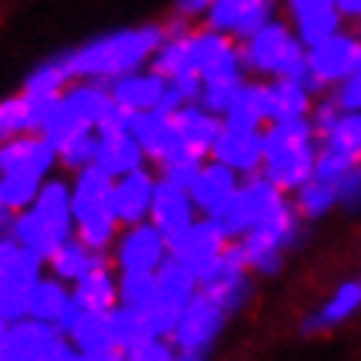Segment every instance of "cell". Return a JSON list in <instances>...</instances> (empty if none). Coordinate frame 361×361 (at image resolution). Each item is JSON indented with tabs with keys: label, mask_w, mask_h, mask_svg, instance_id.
<instances>
[{
	"label": "cell",
	"mask_w": 361,
	"mask_h": 361,
	"mask_svg": "<svg viewBox=\"0 0 361 361\" xmlns=\"http://www.w3.org/2000/svg\"><path fill=\"white\" fill-rule=\"evenodd\" d=\"M331 95L337 98L343 114H361V68L352 77H346L340 86L331 89Z\"/></svg>",
	"instance_id": "41"
},
{
	"label": "cell",
	"mask_w": 361,
	"mask_h": 361,
	"mask_svg": "<svg viewBox=\"0 0 361 361\" xmlns=\"http://www.w3.org/2000/svg\"><path fill=\"white\" fill-rule=\"evenodd\" d=\"M212 159L230 166L242 178L257 175L264 169V132H236L224 129L212 147Z\"/></svg>",
	"instance_id": "19"
},
{
	"label": "cell",
	"mask_w": 361,
	"mask_h": 361,
	"mask_svg": "<svg viewBox=\"0 0 361 361\" xmlns=\"http://www.w3.org/2000/svg\"><path fill=\"white\" fill-rule=\"evenodd\" d=\"M47 178H37L31 171H10V175H0V187H4V202L13 212H25L28 205L37 200L40 187Z\"/></svg>",
	"instance_id": "34"
},
{
	"label": "cell",
	"mask_w": 361,
	"mask_h": 361,
	"mask_svg": "<svg viewBox=\"0 0 361 361\" xmlns=\"http://www.w3.org/2000/svg\"><path fill=\"white\" fill-rule=\"evenodd\" d=\"M31 132V114H28V98L25 92L10 95L0 102V144L19 138V135Z\"/></svg>",
	"instance_id": "35"
},
{
	"label": "cell",
	"mask_w": 361,
	"mask_h": 361,
	"mask_svg": "<svg viewBox=\"0 0 361 361\" xmlns=\"http://www.w3.org/2000/svg\"><path fill=\"white\" fill-rule=\"evenodd\" d=\"M10 236L19 245L37 251L47 260L61 242L77 236L74 227V209H71V178L49 175L43 180L37 200L25 212H16Z\"/></svg>",
	"instance_id": "3"
},
{
	"label": "cell",
	"mask_w": 361,
	"mask_h": 361,
	"mask_svg": "<svg viewBox=\"0 0 361 361\" xmlns=\"http://www.w3.org/2000/svg\"><path fill=\"white\" fill-rule=\"evenodd\" d=\"M239 56H242V65H245L248 77H257V80L294 77L306 83V77H310L306 47L294 34L291 22L282 19V16H276L273 22H267L248 40H242Z\"/></svg>",
	"instance_id": "5"
},
{
	"label": "cell",
	"mask_w": 361,
	"mask_h": 361,
	"mask_svg": "<svg viewBox=\"0 0 361 361\" xmlns=\"http://www.w3.org/2000/svg\"><path fill=\"white\" fill-rule=\"evenodd\" d=\"M205 294L212 297L214 303H221L230 315L242 312L255 294V282H251V273H239V276H221V279H212V282L200 285Z\"/></svg>",
	"instance_id": "31"
},
{
	"label": "cell",
	"mask_w": 361,
	"mask_h": 361,
	"mask_svg": "<svg viewBox=\"0 0 361 361\" xmlns=\"http://www.w3.org/2000/svg\"><path fill=\"white\" fill-rule=\"evenodd\" d=\"M175 361H209V352H184V349H178Z\"/></svg>",
	"instance_id": "47"
},
{
	"label": "cell",
	"mask_w": 361,
	"mask_h": 361,
	"mask_svg": "<svg viewBox=\"0 0 361 361\" xmlns=\"http://www.w3.org/2000/svg\"><path fill=\"white\" fill-rule=\"evenodd\" d=\"M358 162H361V159H352V157H346V153H337V150H331V147H319L312 178L328 180V184H337V187H340V180L346 178V171H349L352 166H358Z\"/></svg>",
	"instance_id": "37"
},
{
	"label": "cell",
	"mask_w": 361,
	"mask_h": 361,
	"mask_svg": "<svg viewBox=\"0 0 361 361\" xmlns=\"http://www.w3.org/2000/svg\"><path fill=\"white\" fill-rule=\"evenodd\" d=\"M95 166H102L111 178H120L126 171L147 166V153L132 132H98V157Z\"/></svg>",
	"instance_id": "25"
},
{
	"label": "cell",
	"mask_w": 361,
	"mask_h": 361,
	"mask_svg": "<svg viewBox=\"0 0 361 361\" xmlns=\"http://www.w3.org/2000/svg\"><path fill=\"white\" fill-rule=\"evenodd\" d=\"M214 4V0H175V16L178 19H202L205 13H209V6Z\"/></svg>",
	"instance_id": "44"
},
{
	"label": "cell",
	"mask_w": 361,
	"mask_h": 361,
	"mask_svg": "<svg viewBox=\"0 0 361 361\" xmlns=\"http://www.w3.org/2000/svg\"><path fill=\"white\" fill-rule=\"evenodd\" d=\"M337 10L343 16V22L361 25V0H337Z\"/></svg>",
	"instance_id": "45"
},
{
	"label": "cell",
	"mask_w": 361,
	"mask_h": 361,
	"mask_svg": "<svg viewBox=\"0 0 361 361\" xmlns=\"http://www.w3.org/2000/svg\"><path fill=\"white\" fill-rule=\"evenodd\" d=\"M322 138L310 116L297 120L267 123L264 129V175L273 180L282 193L294 196L306 180L312 178L315 157H319Z\"/></svg>",
	"instance_id": "2"
},
{
	"label": "cell",
	"mask_w": 361,
	"mask_h": 361,
	"mask_svg": "<svg viewBox=\"0 0 361 361\" xmlns=\"http://www.w3.org/2000/svg\"><path fill=\"white\" fill-rule=\"evenodd\" d=\"M13 218H16V212H13V209H6V205H0V236H10Z\"/></svg>",
	"instance_id": "46"
},
{
	"label": "cell",
	"mask_w": 361,
	"mask_h": 361,
	"mask_svg": "<svg viewBox=\"0 0 361 361\" xmlns=\"http://www.w3.org/2000/svg\"><path fill=\"white\" fill-rule=\"evenodd\" d=\"M202 162H205V159L196 157V153H180V157H175L171 162H166L162 169H157V175L166 178V180H171V184H178V187H184V190H190V184H193V178L200 175Z\"/></svg>",
	"instance_id": "39"
},
{
	"label": "cell",
	"mask_w": 361,
	"mask_h": 361,
	"mask_svg": "<svg viewBox=\"0 0 361 361\" xmlns=\"http://www.w3.org/2000/svg\"><path fill=\"white\" fill-rule=\"evenodd\" d=\"M285 200H288V193L279 190L264 171H257V175L242 178L239 190L233 193L214 214H209V218L224 230L227 239H242L264 218H269Z\"/></svg>",
	"instance_id": "7"
},
{
	"label": "cell",
	"mask_w": 361,
	"mask_h": 361,
	"mask_svg": "<svg viewBox=\"0 0 361 361\" xmlns=\"http://www.w3.org/2000/svg\"><path fill=\"white\" fill-rule=\"evenodd\" d=\"M264 102H267V120L282 123L297 120V116H310L315 95L303 80L294 77H269L264 80Z\"/></svg>",
	"instance_id": "21"
},
{
	"label": "cell",
	"mask_w": 361,
	"mask_h": 361,
	"mask_svg": "<svg viewBox=\"0 0 361 361\" xmlns=\"http://www.w3.org/2000/svg\"><path fill=\"white\" fill-rule=\"evenodd\" d=\"M166 257H169V239L162 236L153 221L123 227L111 248L116 273H157Z\"/></svg>",
	"instance_id": "10"
},
{
	"label": "cell",
	"mask_w": 361,
	"mask_h": 361,
	"mask_svg": "<svg viewBox=\"0 0 361 361\" xmlns=\"http://www.w3.org/2000/svg\"><path fill=\"white\" fill-rule=\"evenodd\" d=\"M227 242L230 239L224 236V230L218 227V224H214L212 218H205V214H200L190 230L180 233V236L171 242L169 251L178 260H184L190 269H196V276H202L205 269L221 257V251L227 248Z\"/></svg>",
	"instance_id": "14"
},
{
	"label": "cell",
	"mask_w": 361,
	"mask_h": 361,
	"mask_svg": "<svg viewBox=\"0 0 361 361\" xmlns=\"http://www.w3.org/2000/svg\"><path fill=\"white\" fill-rule=\"evenodd\" d=\"M340 116H343V107L337 104V98H334L331 92H324L319 95L312 102V111H310V120L315 126V132H319V138H324L334 126L340 123Z\"/></svg>",
	"instance_id": "40"
},
{
	"label": "cell",
	"mask_w": 361,
	"mask_h": 361,
	"mask_svg": "<svg viewBox=\"0 0 361 361\" xmlns=\"http://www.w3.org/2000/svg\"><path fill=\"white\" fill-rule=\"evenodd\" d=\"M196 218H200V212H196V205L190 200V190L171 184V180H166V178H159L147 221L157 224L159 233L169 239V245L180 236V233L190 230Z\"/></svg>",
	"instance_id": "13"
},
{
	"label": "cell",
	"mask_w": 361,
	"mask_h": 361,
	"mask_svg": "<svg viewBox=\"0 0 361 361\" xmlns=\"http://www.w3.org/2000/svg\"><path fill=\"white\" fill-rule=\"evenodd\" d=\"M71 209H74L77 239L111 255L123 227L114 212V178L102 166H89L71 175Z\"/></svg>",
	"instance_id": "4"
},
{
	"label": "cell",
	"mask_w": 361,
	"mask_h": 361,
	"mask_svg": "<svg viewBox=\"0 0 361 361\" xmlns=\"http://www.w3.org/2000/svg\"><path fill=\"white\" fill-rule=\"evenodd\" d=\"M340 205H346V209H361V162L358 166H352L346 171V178L340 180Z\"/></svg>",
	"instance_id": "42"
},
{
	"label": "cell",
	"mask_w": 361,
	"mask_h": 361,
	"mask_svg": "<svg viewBox=\"0 0 361 361\" xmlns=\"http://www.w3.org/2000/svg\"><path fill=\"white\" fill-rule=\"evenodd\" d=\"M157 285H159V297L169 303H175L184 310L190 303V297L200 291V276L196 269H190L184 260H178L175 255L169 251V257L159 264L157 269Z\"/></svg>",
	"instance_id": "28"
},
{
	"label": "cell",
	"mask_w": 361,
	"mask_h": 361,
	"mask_svg": "<svg viewBox=\"0 0 361 361\" xmlns=\"http://www.w3.org/2000/svg\"><path fill=\"white\" fill-rule=\"evenodd\" d=\"M104 264H114L107 251H95V248H89L83 239L71 236L68 242H61V245L47 257V273H52L56 279H61V282H68V285H74L86 273H92L95 267H104Z\"/></svg>",
	"instance_id": "23"
},
{
	"label": "cell",
	"mask_w": 361,
	"mask_h": 361,
	"mask_svg": "<svg viewBox=\"0 0 361 361\" xmlns=\"http://www.w3.org/2000/svg\"><path fill=\"white\" fill-rule=\"evenodd\" d=\"M71 294L83 312H111L120 306V273L114 264L95 267L92 273L71 285Z\"/></svg>",
	"instance_id": "24"
},
{
	"label": "cell",
	"mask_w": 361,
	"mask_h": 361,
	"mask_svg": "<svg viewBox=\"0 0 361 361\" xmlns=\"http://www.w3.org/2000/svg\"><path fill=\"white\" fill-rule=\"evenodd\" d=\"M358 310H361V279H352V282H343L337 291L328 297V303H324L319 312L306 315L300 322V334L303 337H319L324 331H334V328H340V324H346Z\"/></svg>",
	"instance_id": "22"
},
{
	"label": "cell",
	"mask_w": 361,
	"mask_h": 361,
	"mask_svg": "<svg viewBox=\"0 0 361 361\" xmlns=\"http://www.w3.org/2000/svg\"><path fill=\"white\" fill-rule=\"evenodd\" d=\"M227 319L230 312L200 288L180 312L175 331H171V343L184 352H212V346L227 328Z\"/></svg>",
	"instance_id": "9"
},
{
	"label": "cell",
	"mask_w": 361,
	"mask_h": 361,
	"mask_svg": "<svg viewBox=\"0 0 361 361\" xmlns=\"http://www.w3.org/2000/svg\"><path fill=\"white\" fill-rule=\"evenodd\" d=\"M248 77H230V80H212V83L202 86V95H200V104L205 111L224 116L227 114V107L233 104V98L239 95L242 83H245Z\"/></svg>",
	"instance_id": "36"
},
{
	"label": "cell",
	"mask_w": 361,
	"mask_h": 361,
	"mask_svg": "<svg viewBox=\"0 0 361 361\" xmlns=\"http://www.w3.org/2000/svg\"><path fill=\"white\" fill-rule=\"evenodd\" d=\"M175 355L178 346L171 343V337H144L123 349L126 361H175Z\"/></svg>",
	"instance_id": "38"
},
{
	"label": "cell",
	"mask_w": 361,
	"mask_h": 361,
	"mask_svg": "<svg viewBox=\"0 0 361 361\" xmlns=\"http://www.w3.org/2000/svg\"><path fill=\"white\" fill-rule=\"evenodd\" d=\"M282 4H285L288 22H291V19H300V16H306V13L331 10V6H337V0H282Z\"/></svg>",
	"instance_id": "43"
},
{
	"label": "cell",
	"mask_w": 361,
	"mask_h": 361,
	"mask_svg": "<svg viewBox=\"0 0 361 361\" xmlns=\"http://www.w3.org/2000/svg\"><path fill=\"white\" fill-rule=\"evenodd\" d=\"M162 40H166V25H157V22L98 34V37L80 43L74 49H65L71 77L114 83L116 77L150 68V59L157 56Z\"/></svg>",
	"instance_id": "1"
},
{
	"label": "cell",
	"mask_w": 361,
	"mask_h": 361,
	"mask_svg": "<svg viewBox=\"0 0 361 361\" xmlns=\"http://www.w3.org/2000/svg\"><path fill=\"white\" fill-rule=\"evenodd\" d=\"M59 337H61V331L56 324L25 315V319L13 322L10 331H6V340H4L6 361H40Z\"/></svg>",
	"instance_id": "20"
},
{
	"label": "cell",
	"mask_w": 361,
	"mask_h": 361,
	"mask_svg": "<svg viewBox=\"0 0 361 361\" xmlns=\"http://www.w3.org/2000/svg\"><path fill=\"white\" fill-rule=\"evenodd\" d=\"M157 273H120V306H126V310L144 315L157 303Z\"/></svg>",
	"instance_id": "32"
},
{
	"label": "cell",
	"mask_w": 361,
	"mask_h": 361,
	"mask_svg": "<svg viewBox=\"0 0 361 361\" xmlns=\"http://www.w3.org/2000/svg\"><path fill=\"white\" fill-rule=\"evenodd\" d=\"M71 83H74V77H71V68H68V56L59 52V56L43 59L40 65L25 77L22 92L25 95H61Z\"/></svg>",
	"instance_id": "29"
},
{
	"label": "cell",
	"mask_w": 361,
	"mask_h": 361,
	"mask_svg": "<svg viewBox=\"0 0 361 361\" xmlns=\"http://www.w3.org/2000/svg\"><path fill=\"white\" fill-rule=\"evenodd\" d=\"M171 123H175V129L180 135V141H184V147L190 153H196V157H202V159L212 157L214 141H218V135L224 132V120L218 114L205 111L200 102L180 104L178 111L171 114Z\"/></svg>",
	"instance_id": "17"
},
{
	"label": "cell",
	"mask_w": 361,
	"mask_h": 361,
	"mask_svg": "<svg viewBox=\"0 0 361 361\" xmlns=\"http://www.w3.org/2000/svg\"><path fill=\"white\" fill-rule=\"evenodd\" d=\"M157 180H159V175L153 166H141L135 171H126V175L114 178V212H116L120 227L141 224L150 218Z\"/></svg>",
	"instance_id": "11"
},
{
	"label": "cell",
	"mask_w": 361,
	"mask_h": 361,
	"mask_svg": "<svg viewBox=\"0 0 361 361\" xmlns=\"http://www.w3.org/2000/svg\"><path fill=\"white\" fill-rule=\"evenodd\" d=\"M95 157H98V132L86 129L59 147V169L68 171V175H77V171L95 166Z\"/></svg>",
	"instance_id": "33"
},
{
	"label": "cell",
	"mask_w": 361,
	"mask_h": 361,
	"mask_svg": "<svg viewBox=\"0 0 361 361\" xmlns=\"http://www.w3.org/2000/svg\"><path fill=\"white\" fill-rule=\"evenodd\" d=\"M59 169V150L37 132H25L19 138L0 144V175L31 171L37 178H49Z\"/></svg>",
	"instance_id": "12"
},
{
	"label": "cell",
	"mask_w": 361,
	"mask_h": 361,
	"mask_svg": "<svg viewBox=\"0 0 361 361\" xmlns=\"http://www.w3.org/2000/svg\"><path fill=\"white\" fill-rule=\"evenodd\" d=\"M65 334L80 352L120 349L116 346V334H114V310L111 312H83L80 310V315L71 322V328Z\"/></svg>",
	"instance_id": "27"
},
{
	"label": "cell",
	"mask_w": 361,
	"mask_h": 361,
	"mask_svg": "<svg viewBox=\"0 0 361 361\" xmlns=\"http://www.w3.org/2000/svg\"><path fill=\"white\" fill-rule=\"evenodd\" d=\"M239 184H242L239 171H233L230 166H224V162L209 157L202 162L200 175H196L193 184H190V200L196 205V212L209 218V214H214L233 193L239 190Z\"/></svg>",
	"instance_id": "16"
},
{
	"label": "cell",
	"mask_w": 361,
	"mask_h": 361,
	"mask_svg": "<svg viewBox=\"0 0 361 361\" xmlns=\"http://www.w3.org/2000/svg\"><path fill=\"white\" fill-rule=\"evenodd\" d=\"M306 65H310V77H306L310 92L315 98L331 92L361 68V31L340 28L328 40L315 43L306 49Z\"/></svg>",
	"instance_id": "8"
},
{
	"label": "cell",
	"mask_w": 361,
	"mask_h": 361,
	"mask_svg": "<svg viewBox=\"0 0 361 361\" xmlns=\"http://www.w3.org/2000/svg\"><path fill=\"white\" fill-rule=\"evenodd\" d=\"M303 214L297 212L294 200H288L279 205V209L264 218L255 230H248L242 236V248H245V257H248V269L257 276H276L282 269L288 251H291L297 242H300V233H303Z\"/></svg>",
	"instance_id": "6"
},
{
	"label": "cell",
	"mask_w": 361,
	"mask_h": 361,
	"mask_svg": "<svg viewBox=\"0 0 361 361\" xmlns=\"http://www.w3.org/2000/svg\"><path fill=\"white\" fill-rule=\"evenodd\" d=\"M224 129H236V132H264L267 129V102H264V80L248 77L242 83L239 95L233 98V104L227 107V114L221 116Z\"/></svg>",
	"instance_id": "26"
},
{
	"label": "cell",
	"mask_w": 361,
	"mask_h": 361,
	"mask_svg": "<svg viewBox=\"0 0 361 361\" xmlns=\"http://www.w3.org/2000/svg\"><path fill=\"white\" fill-rule=\"evenodd\" d=\"M28 315L40 322H49L65 334L71 328V322L80 315V306L74 303V294H71V285L56 279L52 273H43L37 279V285L31 288L28 297Z\"/></svg>",
	"instance_id": "15"
},
{
	"label": "cell",
	"mask_w": 361,
	"mask_h": 361,
	"mask_svg": "<svg viewBox=\"0 0 361 361\" xmlns=\"http://www.w3.org/2000/svg\"><path fill=\"white\" fill-rule=\"evenodd\" d=\"M111 86V95L116 104L129 107L135 114H144V111H157L159 102L166 98L169 92V80L157 74L153 68H141V71H132L126 77H116Z\"/></svg>",
	"instance_id": "18"
},
{
	"label": "cell",
	"mask_w": 361,
	"mask_h": 361,
	"mask_svg": "<svg viewBox=\"0 0 361 361\" xmlns=\"http://www.w3.org/2000/svg\"><path fill=\"white\" fill-rule=\"evenodd\" d=\"M291 200L297 205V212L303 214V221H322L324 214H331L340 205V187L319 178H310Z\"/></svg>",
	"instance_id": "30"
}]
</instances>
